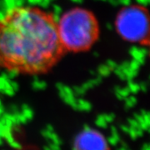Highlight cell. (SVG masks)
<instances>
[{
    "mask_svg": "<svg viewBox=\"0 0 150 150\" xmlns=\"http://www.w3.org/2000/svg\"><path fill=\"white\" fill-rule=\"evenodd\" d=\"M66 54L53 13L19 6L0 19V67L19 74H43Z\"/></svg>",
    "mask_w": 150,
    "mask_h": 150,
    "instance_id": "6da1fadb",
    "label": "cell"
},
{
    "mask_svg": "<svg viewBox=\"0 0 150 150\" xmlns=\"http://www.w3.org/2000/svg\"><path fill=\"white\" fill-rule=\"evenodd\" d=\"M58 33L64 51L82 53L95 44L100 27L96 16L83 8H74L66 11L57 22Z\"/></svg>",
    "mask_w": 150,
    "mask_h": 150,
    "instance_id": "7a4b0ae2",
    "label": "cell"
},
{
    "mask_svg": "<svg viewBox=\"0 0 150 150\" xmlns=\"http://www.w3.org/2000/svg\"><path fill=\"white\" fill-rule=\"evenodd\" d=\"M116 31L124 40L148 46L149 43V15L144 6L132 4L123 8L115 19Z\"/></svg>",
    "mask_w": 150,
    "mask_h": 150,
    "instance_id": "3957f363",
    "label": "cell"
},
{
    "mask_svg": "<svg viewBox=\"0 0 150 150\" xmlns=\"http://www.w3.org/2000/svg\"><path fill=\"white\" fill-rule=\"evenodd\" d=\"M74 150H108L107 142L98 131L85 129L74 140Z\"/></svg>",
    "mask_w": 150,
    "mask_h": 150,
    "instance_id": "277c9868",
    "label": "cell"
}]
</instances>
